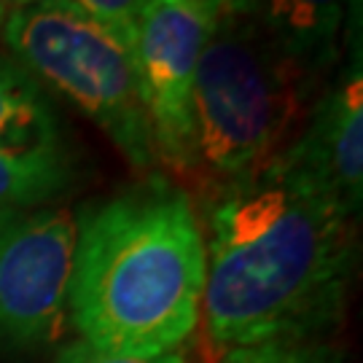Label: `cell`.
I'll return each mask as SVG.
<instances>
[{"label":"cell","mask_w":363,"mask_h":363,"mask_svg":"<svg viewBox=\"0 0 363 363\" xmlns=\"http://www.w3.org/2000/svg\"><path fill=\"white\" fill-rule=\"evenodd\" d=\"M318 78L280 52L234 0L218 13L194 78V186L210 196L256 175L294 143Z\"/></svg>","instance_id":"cell-3"},{"label":"cell","mask_w":363,"mask_h":363,"mask_svg":"<svg viewBox=\"0 0 363 363\" xmlns=\"http://www.w3.org/2000/svg\"><path fill=\"white\" fill-rule=\"evenodd\" d=\"M205 286V234L194 196L162 169L76 213L70 328L116 355L181 350Z\"/></svg>","instance_id":"cell-2"},{"label":"cell","mask_w":363,"mask_h":363,"mask_svg":"<svg viewBox=\"0 0 363 363\" xmlns=\"http://www.w3.org/2000/svg\"><path fill=\"white\" fill-rule=\"evenodd\" d=\"M194 3H202V6H208V9H213V11H223L229 3H234V0H194Z\"/></svg>","instance_id":"cell-15"},{"label":"cell","mask_w":363,"mask_h":363,"mask_svg":"<svg viewBox=\"0 0 363 363\" xmlns=\"http://www.w3.org/2000/svg\"><path fill=\"white\" fill-rule=\"evenodd\" d=\"M25 3H30V0H0V25H3V19H6L9 13L16 11V9H22Z\"/></svg>","instance_id":"cell-14"},{"label":"cell","mask_w":363,"mask_h":363,"mask_svg":"<svg viewBox=\"0 0 363 363\" xmlns=\"http://www.w3.org/2000/svg\"><path fill=\"white\" fill-rule=\"evenodd\" d=\"M57 140L49 97L11 57H0V148H27Z\"/></svg>","instance_id":"cell-10"},{"label":"cell","mask_w":363,"mask_h":363,"mask_svg":"<svg viewBox=\"0 0 363 363\" xmlns=\"http://www.w3.org/2000/svg\"><path fill=\"white\" fill-rule=\"evenodd\" d=\"M11 60L89 116L138 175L156 169L135 52L67 0H30L0 25Z\"/></svg>","instance_id":"cell-4"},{"label":"cell","mask_w":363,"mask_h":363,"mask_svg":"<svg viewBox=\"0 0 363 363\" xmlns=\"http://www.w3.org/2000/svg\"><path fill=\"white\" fill-rule=\"evenodd\" d=\"M220 363H342L325 342H274L220 352Z\"/></svg>","instance_id":"cell-11"},{"label":"cell","mask_w":363,"mask_h":363,"mask_svg":"<svg viewBox=\"0 0 363 363\" xmlns=\"http://www.w3.org/2000/svg\"><path fill=\"white\" fill-rule=\"evenodd\" d=\"M54 363H189V358L181 350L162 352V355H116V352H105L100 347H91L84 339H73L60 350Z\"/></svg>","instance_id":"cell-13"},{"label":"cell","mask_w":363,"mask_h":363,"mask_svg":"<svg viewBox=\"0 0 363 363\" xmlns=\"http://www.w3.org/2000/svg\"><path fill=\"white\" fill-rule=\"evenodd\" d=\"M280 52L323 81L361 25V0H237Z\"/></svg>","instance_id":"cell-8"},{"label":"cell","mask_w":363,"mask_h":363,"mask_svg":"<svg viewBox=\"0 0 363 363\" xmlns=\"http://www.w3.org/2000/svg\"><path fill=\"white\" fill-rule=\"evenodd\" d=\"M220 11L194 0H148L135 33V62L156 167L194 186V78Z\"/></svg>","instance_id":"cell-5"},{"label":"cell","mask_w":363,"mask_h":363,"mask_svg":"<svg viewBox=\"0 0 363 363\" xmlns=\"http://www.w3.org/2000/svg\"><path fill=\"white\" fill-rule=\"evenodd\" d=\"M76 213L57 205L0 210V342L46 347L70 328Z\"/></svg>","instance_id":"cell-6"},{"label":"cell","mask_w":363,"mask_h":363,"mask_svg":"<svg viewBox=\"0 0 363 363\" xmlns=\"http://www.w3.org/2000/svg\"><path fill=\"white\" fill-rule=\"evenodd\" d=\"M202 312L220 352L318 342L342 318L355 216L283 151L210 196Z\"/></svg>","instance_id":"cell-1"},{"label":"cell","mask_w":363,"mask_h":363,"mask_svg":"<svg viewBox=\"0 0 363 363\" xmlns=\"http://www.w3.org/2000/svg\"><path fill=\"white\" fill-rule=\"evenodd\" d=\"M76 181V162L57 140L0 148V210L49 205Z\"/></svg>","instance_id":"cell-9"},{"label":"cell","mask_w":363,"mask_h":363,"mask_svg":"<svg viewBox=\"0 0 363 363\" xmlns=\"http://www.w3.org/2000/svg\"><path fill=\"white\" fill-rule=\"evenodd\" d=\"M67 3L81 9L94 22H100L105 30H111L124 46H130L135 52V33L148 0H67Z\"/></svg>","instance_id":"cell-12"},{"label":"cell","mask_w":363,"mask_h":363,"mask_svg":"<svg viewBox=\"0 0 363 363\" xmlns=\"http://www.w3.org/2000/svg\"><path fill=\"white\" fill-rule=\"evenodd\" d=\"M350 54L339 76L312 103L301 135L286 154L312 172L352 216L363 199V60L361 33L345 43Z\"/></svg>","instance_id":"cell-7"}]
</instances>
